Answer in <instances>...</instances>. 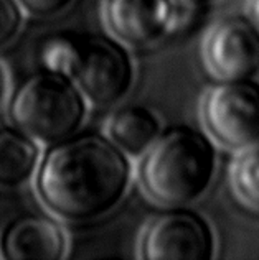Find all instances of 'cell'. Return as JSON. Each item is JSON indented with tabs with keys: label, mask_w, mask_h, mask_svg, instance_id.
<instances>
[{
	"label": "cell",
	"mask_w": 259,
	"mask_h": 260,
	"mask_svg": "<svg viewBox=\"0 0 259 260\" xmlns=\"http://www.w3.org/2000/svg\"><path fill=\"white\" fill-rule=\"evenodd\" d=\"M131 161L111 140L96 134L68 137L48 150L37 175L42 203L68 221L106 214L124 198Z\"/></svg>",
	"instance_id": "obj_1"
},
{
	"label": "cell",
	"mask_w": 259,
	"mask_h": 260,
	"mask_svg": "<svg viewBox=\"0 0 259 260\" xmlns=\"http://www.w3.org/2000/svg\"><path fill=\"white\" fill-rule=\"evenodd\" d=\"M215 173V150L200 132L182 127L157 139L144 153L139 181L162 206H182L205 193Z\"/></svg>",
	"instance_id": "obj_2"
},
{
	"label": "cell",
	"mask_w": 259,
	"mask_h": 260,
	"mask_svg": "<svg viewBox=\"0 0 259 260\" xmlns=\"http://www.w3.org/2000/svg\"><path fill=\"white\" fill-rule=\"evenodd\" d=\"M42 61L46 70L66 76L96 106L121 101L132 84L131 58L107 37L79 33L54 37L43 46Z\"/></svg>",
	"instance_id": "obj_3"
},
{
	"label": "cell",
	"mask_w": 259,
	"mask_h": 260,
	"mask_svg": "<svg viewBox=\"0 0 259 260\" xmlns=\"http://www.w3.org/2000/svg\"><path fill=\"white\" fill-rule=\"evenodd\" d=\"M10 119L40 142H61L84 122V95L70 79L45 70L26 78L12 95Z\"/></svg>",
	"instance_id": "obj_4"
},
{
	"label": "cell",
	"mask_w": 259,
	"mask_h": 260,
	"mask_svg": "<svg viewBox=\"0 0 259 260\" xmlns=\"http://www.w3.org/2000/svg\"><path fill=\"white\" fill-rule=\"evenodd\" d=\"M203 122L224 147L259 143V84L240 79L215 86L203 101Z\"/></svg>",
	"instance_id": "obj_5"
},
{
	"label": "cell",
	"mask_w": 259,
	"mask_h": 260,
	"mask_svg": "<svg viewBox=\"0 0 259 260\" xmlns=\"http://www.w3.org/2000/svg\"><path fill=\"white\" fill-rule=\"evenodd\" d=\"M215 241L203 217L185 209L155 216L144 229L139 257L146 260H210Z\"/></svg>",
	"instance_id": "obj_6"
},
{
	"label": "cell",
	"mask_w": 259,
	"mask_h": 260,
	"mask_svg": "<svg viewBox=\"0 0 259 260\" xmlns=\"http://www.w3.org/2000/svg\"><path fill=\"white\" fill-rule=\"evenodd\" d=\"M180 0H107L106 20L119 40L132 46L159 42L182 23Z\"/></svg>",
	"instance_id": "obj_7"
},
{
	"label": "cell",
	"mask_w": 259,
	"mask_h": 260,
	"mask_svg": "<svg viewBox=\"0 0 259 260\" xmlns=\"http://www.w3.org/2000/svg\"><path fill=\"white\" fill-rule=\"evenodd\" d=\"M205 61L224 81L248 79L259 71V30L243 18H229L208 33Z\"/></svg>",
	"instance_id": "obj_8"
},
{
	"label": "cell",
	"mask_w": 259,
	"mask_h": 260,
	"mask_svg": "<svg viewBox=\"0 0 259 260\" xmlns=\"http://www.w3.org/2000/svg\"><path fill=\"white\" fill-rule=\"evenodd\" d=\"M65 229L45 214H25L0 236V255L9 260H60L66 255Z\"/></svg>",
	"instance_id": "obj_9"
},
{
	"label": "cell",
	"mask_w": 259,
	"mask_h": 260,
	"mask_svg": "<svg viewBox=\"0 0 259 260\" xmlns=\"http://www.w3.org/2000/svg\"><path fill=\"white\" fill-rule=\"evenodd\" d=\"M107 135L124 153L142 155L157 140L160 132L159 119L146 107H124L116 111L107 120Z\"/></svg>",
	"instance_id": "obj_10"
},
{
	"label": "cell",
	"mask_w": 259,
	"mask_h": 260,
	"mask_svg": "<svg viewBox=\"0 0 259 260\" xmlns=\"http://www.w3.org/2000/svg\"><path fill=\"white\" fill-rule=\"evenodd\" d=\"M40 148L35 139L22 130L0 128V186H22L35 173Z\"/></svg>",
	"instance_id": "obj_11"
},
{
	"label": "cell",
	"mask_w": 259,
	"mask_h": 260,
	"mask_svg": "<svg viewBox=\"0 0 259 260\" xmlns=\"http://www.w3.org/2000/svg\"><path fill=\"white\" fill-rule=\"evenodd\" d=\"M231 183L244 204L259 209V143L246 147L235 160L231 168Z\"/></svg>",
	"instance_id": "obj_12"
},
{
	"label": "cell",
	"mask_w": 259,
	"mask_h": 260,
	"mask_svg": "<svg viewBox=\"0 0 259 260\" xmlns=\"http://www.w3.org/2000/svg\"><path fill=\"white\" fill-rule=\"evenodd\" d=\"M22 26V12L17 0H0V46L17 37Z\"/></svg>",
	"instance_id": "obj_13"
},
{
	"label": "cell",
	"mask_w": 259,
	"mask_h": 260,
	"mask_svg": "<svg viewBox=\"0 0 259 260\" xmlns=\"http://www.w3.org/2000/svg\"><path fill=\"white\" fill-rule=\"evenodd\" d=\"M17 2L23 7L25 10H28L33 15L40 17H48L54 15L70 5L71 0H17Z\"/></svg>",
	"instance_id": "obj_14"
},
{
	"label": "cell",
	"mask_w": 259,
	"mask_h": 260,
	"mask_svg": "<svg viewBox=\"0 0 259 260\" xmlns=\"http://www.w3.org/2000/svg\"><path fill=\"white\" fill-rule=\"evenodd\" d=\"M5 94H7V71L2 66V63H0V104L4 102Z\"/></svg>",
	"instance_id": "obj_15"
},
{
	"label": "cell",
	"mask_w": 259,
	"mask_h": 260,
	"mask_svg": "<svg viewBox=\"0 0 259 260\" xmlns=\"http://www.w3.org/2000/svg\"><path fill=\"white\" fill-rule=\"evenodd\" d=\"M253 15L259 25V0H253Z\"/></svg>",
	"instance_id": "obj_16"
}]
</instances>
